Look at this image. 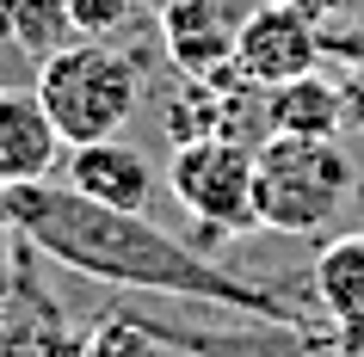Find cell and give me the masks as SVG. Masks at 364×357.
I'll return each instance as SVG.
<instances>
[{"label":"cell","mask_w":364,"mask_h":357,"mask_svg":"<svg viewBox=\"0 0 364 357\" xmlns=\"http://www.w3.org/2000/svg\"><path fill=\"white\" fill-rule=\"evenodd\" d=\"M0 228H13L31 253L68 265V271H80L93 283H112V290L216 302V308H235V314H253V320L333 333L321 308H296L284 290L235 278L198 241H179L167 228H154L149 209H112L68 185L38 179V185H0Z\"/></svg>","instance_id":"6da1fadb"},{"label":"cell","mask_w":364,"mask_h":357,"mask_svg":"<svg viewBox=\"0 0 364 357\" xmlns=\"http://www.w3.org/2000/svg\"><path fill=\"white\" fill-rule=\"evenodd\" d=\"M358 167L340 136H266L253 148V209L259 228L278 234H321L352 204Z\"/></svg>","instance_id":"7a4b0ae2"},{"label":"cell","mask_w":364,"mask_h":357,"mask_svg":"<svg viewBox=\"0 0 364 357\" xmlns=\"http://www.w3.org/2000/svg\"><path fill=\"white\" fill-rule=\"evenodd\" d=\"M38 99L56 117L68 148L105 142V136H124V123L142 105V68L105 38H75L38 62Z\"/></svg>","instance_id":"3957f363"},{"label":"cell","mask_w":364,"mask_h":357,"mask_svg":"<svg viewBox=\"0 0 364 357\" xmlns=\"http://www.w3.org/2000/svg\"><path fill=\"white\" fill-rule=\"evenodd\" d=\"M167 191L204 234H253V148L241 136H186L167 154Z\"/></svg>","instance_id":"277c9868"},{"label":"cell","mask_w":364,"mask_h":357,"mask_svg":"<svg viewBox=\"0 0 364 357\" xmlns=\"http://www.w3.org/2000/svg\"><path fill=\"white\" fill-rule=\"evenodd\" d=\"M321 62V31L296 0H266V6H247V19L235 31V75L247 87H278V80H296Z\"/></svg>","instance_id":"5b68a950"},{"label":"cell","mask_w":364,"mask_h":357,"mask_svg":"<svg viewBox=\"0 0 364 357\" xmlns=\"http://www.w3.org/2000/svg\"><path fill=\"white\" fill-rule=\"evenodd\" d=\"M247 19L241 0H161V43L167 62L192 80L235 75V31Z\"/></svg>","instance_id":"8992f818"},{"label":"cell","mask_w":364,"mask_h":357,"mask_svg":"<svg viewBox=\"0 0 364 357\" xmlns=\"http://www.w3.org/2000/svg\"><path fill=\"white\" fill-rule=\"evenodd\" d=\"M62 130L38 87H0V185H38L62 160Z\"/></svg>","instance_id":"52a82bcc"},{"label":"cell","mask_w":364,"mask_h":357,"mask_svg":"<svg viewBox=\"0 0 364 357\" xmlns=\"http://www.w3.org/2000/svg\"><path fill=\"white\" fill-rule=\"evenodd\" d=\"M68 191L93 197V204L112 209H149L154 204V167L149 154L124 142V136H105V142H75L68 148Z\"/></svg>","instance_id":"ba28073f"},{"label":"cell","mask_w":364,"mask_h":357,"mask_svg":"<svg viewBox=\"0 0 364 357\" xmlns=\"http://www.w3.org/2000/svg\"><path fill=\"white\" fill-rule=\"evenodd\" d=\"M315 308L346 357H364V234H333L315 253Z\"/></svg>","instance_id":"9c48e42d"},{"label":"cell","mask_w":364,"mask_h":357,"mask_svg":"<svg viewBox=\"0 0 364 357\" xmlns=\"http://www.w3.org/2000/svg\"><path fill=\"white\" fill-rule=\"evenodd\" d=\"M259 117H266L272 136H340V123H346V93L309 68V75H296V80L266 87Z\"/></svg>","instance_id":"30bf717a"},{"label":"cell","mask_w":364,"mask_h":357,"mask_svg":"<svg viewBox=\"0 0 364 357\" xmlns=\"http://www.w3.org/2000/svg\"><path fill=\"white\" fill-rule=\"evenodd\" d=\"M75 19H68V6L62 0H19V25H13V43L31 50V56H56L62 43H75Z\"/></svg>","instance_id":"8fae6325"},{"label":"cell","mask_w":364,"mask_h":357,"mask_svg":"<svg viewBox=\"0 0 364 357\" xmlns=\"http://www.w3.org/2000/svg\"><path fill=\"white\" fill-rule=\"evenodd\" d=\"M62 6H68V19H75L80 38H112L124 19H136L142 0H62Z\"/></svg>","instance_id":"7c38bea8"},{"label":"cell","mask_w":364,"mask_h":357,"mask_svg":"<svg viewBox=\"0 0 364 357\" xmlns=\"http://www.w3.org/2000/svg\"><path fill=\"white\" fill-rule=\"evenodd\" d=\"M13 246H19V234L0 228V320H6V296H13Z\"/></svg>","instance_id":"4fadbf2b"},{"label":"cell","mask_w":364,"mask_h":357,"mask_svg":"<svg viewBox=\"0 0 364 357\" xmlns=\"http://www.w3.org/2000/svg\"><path fill=\"white\" fill-rule=\"evenodd\" d=\"M13 25H19V0H0V43H13Z\"/></svg>","instance_id":"5bb4252c"}]
</instances>
